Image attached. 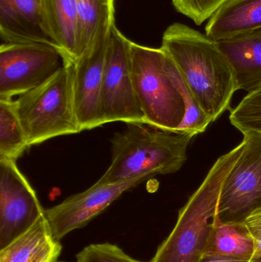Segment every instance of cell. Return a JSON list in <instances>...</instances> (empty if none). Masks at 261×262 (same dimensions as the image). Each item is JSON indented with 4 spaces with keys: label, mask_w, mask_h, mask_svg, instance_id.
<instances>
[{
    "label": "cell",
    "mask_w": 261,
    "mask_h": 262,
    "mask_svg": "<svg viewBox=\"0 0 261 262\" xmlns=\"http://www.w3.org/2000/svg\"><path fill=\"white\" fill-rule=\"evenodd\" d=\"M261 28V0H229L208 19L205 35L216 41Z\"/></svg>",
    "instance_id": "obj_15"
},
{
    "label": "cell",
    "mask_w": 261,
    "mask_h": 262,
    "mask_svg": "<svg viewBox=\"0 0 261 262\" xmlns=\"http://www.w3.org/2000/svg\"><path fill=\"white\" fill-rule=\"evenodd\" d=\"M79 57L115 23L114 0H76ZM78 57V58H79Z\"/></svg>",
    "instance_id": "obj_17"
},
{
    "label": "cell",
    "mask_w": 261,
    "mask_h": 262,
    "mask_svg": "<svg viewBox=\"0 0 261 262\" xmlns=\"http://www.w3.org/2000/svg\"><path fill=\"white\" fill-rule=\"evenodd\" d=\"M245 149L225 177L217 213L221 223H244L261 209V136H244Z\"/></svg>",
    "instance_id": "obj_8"
},
{
    "label": "cell",
    "mask_w": 261,
    "mask_h": 262,
    "mask_svg": "<svg viewBox=\"0 0 261 262\" xmlns=\"http://www.w3.org/2000/svg\"><path fill=\"white\" fill-rule=\"evenodd\" d=\"M245 140L222 156L179 211L177 223L151 262H199L206 254L225 177L245 149Z\"/></svg>",
    "instance_id": "obj_3"
},
{
    "label": "cell",
    "mask_w": 261,
    "mask_h": 262,
    "mask_svg": "<svg viewBox=\"0 0 261 262\" xmlns=\"http://www.w3.org/2000/svg\"><path fill=\"white\" fill-rule=\"evenodd\" d=\"M76 262H151L140 261L127 255L121 248L109 243L93 244L76 255Z\"/></svg>",
    "instance_id": "obj_22"
},
{
    "label": "cell",
    "mask_w": 261,
    "mask_h": 262,
    "mask_svg": "<svg viewBox=\"0 0 261 262\" xmlns=\"http://www.w3.org/2000/svg\"><path fill=\"white\" fill-rule=\"evenodd\" d=\"M229 0H172L176 10L193 20L197 26L209 19Z\"/></svg>",
    "instance_id": "obj_21"
},
{
    "label": "cell",
    "mask_w": 261,
    "mask_h": 262,
    "mask_svg": "<svg viewBox=\"0 0 261 262\" xmlns=\"http://www.w3.org/2000/svg\"><path fill=\"white\" fill-rule=\"evenodd\" d=\"M64 64L58 49L36 43L0 47V100H13L47 81Z\"/></svg>",
    "instance_id": "obj_7"
},
{
    "label": "cell",
    "mask_w": 261,
    "mask_h": 262,
    "mask_svg": "<svg viewBox=\"0 0 261 262\" xmlns=\"http://www.w3.org/2000/svg\"><path fill=\"white\" fill-rule=\"evenodd\" d=\"M195 135L159 130L140 122L127 123L111 139V163L97 184L128 181L146 174L177 172L187 160Z\"/></svg>",
    "instance_id": "obj_2"
},
{
    "label": "cell",
    "mask_w": 261,
    "mask_h": 262,
    "mask_svg": "<svg viewBox=\"0 0 261 262\" xmlns=\"http://www.w3.org/2000/svg\"><path fill=\"white\" fill-rule=\"evenodd\" d=\"M154 176L156 175L146 174L114 184L100 185L95 183L87 190L72 195L60 204L46 209L44 216L52 236L60 241L72 231L84 227L124 192Z\"/></svg>",
    "instance_id": "obj_10"
},
{
    "label": "cell",
    "mask_w": 261,
    "mask_h": 262,
    "mask_svg": "<svg viewBox=\"0 0 261 262\" xmlns=\"http://www.w3.org/2000/svg\"><path fill=\"white\" fill-rule=\"evenodd\" d=\"M74 61L41 85L13 100L29 147L60 136L81 132L74 103Z\"/></svg>",
    "instance_id": "obj_5"
},
{
    "label": "cell",
    "mask_w": 261,
    "mask_h": 262,
    "mask_svg": "<svg viewBox=\"0 0 261 262\" xmlns=\"http://www.w3.org/2000/svg\"><path fill=\"white\" fill-rule=\"evenodd\" d=\"M206 254L251 262L254 254V239L245 223H223L214 217Z\"/></svg>",
    "instance_id": "obj_18"
},
{
    "label": "cell",
    "mask_w": 261,
    "mask_h": 262,
    "mask_svg": "<svg viewBox=\"0 0 261 262\" xmlns=\"http://www.w3.org/2000/svg\"><path fill=\"white\" fill-rule=\"evenodd\" d=\"M254 243V254L251 262H261V209L251 214L244 222Z\"/></svg>",
    "instance_id": "obj_23"
},
{
    "label": "cell",
    "mask_w": 261,
    "mask_h": 262,
    "mask_svg": "<svg viewBox=\"0 0 261 262\" xmlns=\"http://www.w3.org/2000/svg\"><path fill=\"white\" fill-rule=\"evenodd\" d=\"M161 48L171 57L212 122L231 109L233 95L239 89L217 41L189 26L174 23L164 32Z\"/></svg>",
    "instance_id": "obj_1"
},
{
    "label": "cell",
    "mask_w": 261,
    "mask_h": 262,
    "mask_svg": "<svg viewBox=\"0 0 261 262\" xmlns=\"http://www.w3.org/2000/svg\"><path fill=\"white\" fill-rule=\"evenodd\" d=\"M0 35L5 43H36L58 49L48 33L41 0H0Z\"/></svg>",
    "instance_id": "obj_12"
},
{
    "label": "cell",
    "mask_w": 261,
    "mask_h": 262,
    "mask_svg": "<svg viewBox=\"0 0 261 262\" xmlns=\"http://www.w3.org/2000/svg\"><path fill=\"white\" fill-rule=\"evenodd\" d=\"M231 124L245 135L261 136V87L248 93L229 117Z\"/></svg>",
    "instance_id": "obj_20"
},
{
    "label": "cell",
    "mask_w": 261,
    "mask_h": 262,
    "mask_svg": "<svg viewBox=\"0 0 261 262\" xmlns=\"http://www.w3.org/2000/svg\"><path fill=\"white\" fill-rule=\"evenodd\" d=\"M29 147L13 100H0V159L16 161Z\"/></svg>",
    "instance_id": "obj_19"
},
{
    "label": "cell",
    "mask_w": 261,
    "mask_h": 262,
    "mask_svg": "<svg viewBox=\"0 0 261 262\" xmlns=\"http://www.w3.org/2000/svg\"><path fill=\"white\" fill-rule=\"evenodd\" d=\"M48 33L64 60L75 61L79 57L76 0H41Z\"/></svg>",
    "instance_id": "obj_16"
},
{
    "label": "cell",
    "mask_w": 261,
    "mask_h": 262,
    "mask_svg": "<svg viewBox=\"0 0 261 262\" xmlns=\"http://www.w3.org/2000/svg\"><path fill=\"white\" fill-rule=\"evenodd\" d=\"M231 66L238 89L248 93L261 87V28L217 41Z\"/></svg>",
    "instance_id": "obj_13"
},
{
    "label": "cell",
    "mask_w": 261,
    "mask_h": 262,
    "mask_svg": "<svg viewBox=\"0 0 261 262\" xmlns=\"http://www.w3.org/2000/svg\"><path fill=\"white\" fill-rule=\"evenodd\" d=\"M199 262H250L246 260L239 259V258H231V257L223 256L219 255H209L206 254Z\"/></svg>",
    "instance_id": "obj_24"
},
{
    "label": "cell",
    "mask_w": 261,
    "mask_h": 262,
    "mask_svg": "<svg viewBox=\"0 0 261 262\" xmlns=\"http://www.w3.org/2000/svg\"><path fill=\"white\" fill-rule=\"evenodd\" d=\"M131 41L113 24L106 50L101 93L102 125L107 123L140 122L147 124L132 75Z\"/></svg>",
    "instance_id": "obj_6"
},
{
    "label": "cell",
    "mask_w": 261,
    "mask_h": 262,
    "mask_svg": "<svg viewBox=\"0 0 261 262\" xmlns=\"http://www.w3.org/2000/svg\"><path fill=\"white\" fill-rule=\"evenodd\" d=\"M61 249L44 215L27 232L0 250V262H58Z\"/></svg>",
    "instance_id": "obj_14"
},
{
    "label": "cell",
    "mask_w": 261,
    "mask_h": 262,
    "mask_svg": "<svg viewBox=\"0 0 261 262\" xmlns=\"http://www.w3.org/2000/svg\"><path fill=\"white\" fill-rule=\"evenodd\" d=\"M110 31L101 34L94 44L74 61V103L81 131L102 126L100 104Z\"/></svg>",
    "instance_id": "obj_11"
},
{
    "label": "cell",
    "mask_w": 261,
    "mask_h": 262,
    "mask_svg": "<svg viewBox=\"0 0 261 262\" xmlns=\"http://www.w3.org/2000/svg\"><path fill=\"white\" fill-rule=\"evenodd\" d=\"M44 215L35 190L20 172L16 161L0 159V250Z\"/></svg>",
    "instance_id": "obj_9"
},
{
    "label": "cell",
    "mask_w": 261,
    "mask_h": 262,
    "mask_svg": "<svg viewBox=\"0 0 261 262\" xmlns=\"http://www.w3.org/2000/svg\"><path fill=\"white\" fill-rule=\"evenodd\" d=\"M132 75L147 124L178 133L186 113L188 87L171 57L162 48L131 41Z\"/></svg>",
    "instance_id": "obj_4"
}]
</instances>
